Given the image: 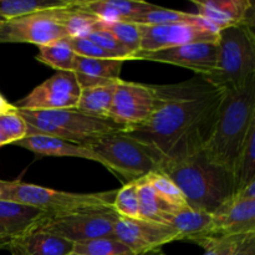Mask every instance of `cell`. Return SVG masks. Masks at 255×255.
Returning <instances> with one entry per match:
<instances>
[{"label": "cell", "instance_id": "2e32d148", "mask_svg": "<svg viewBox=\"0 0 255 255\" xmlns=\"http://www.w3.org/2000/svg\"><path fill=\"white\" fill-rule=\"evenodd\" d=\"M199 16L204 17L218 31L229 26L254 27L255 10L251 0H193Z\"/></svg>", "mask_w": 255, "mask_h": 255}, {"label": "cell", "instance_id": "f1b7e54d", "mask_svg": "<svg viewBox=\"0 0 255 255\" xmlns=\"http://www.w3.org/2000/svg\"><path fill=\"white\" fill-rule=\"evenodd\" d=\"M148 254H136L131 249L115 237H105V238L94 239V241L82 242L75 244L74 255H152Z\"/></svg>", "mask_w": 255, "mask_h": 255}, {"label": "cell", "instance_id": "f35d334b", "mask_svg": "<svg viewBox=\"0 0 255 255\" xmlns=\"http://www.w3.org/2000/svg\"><path fill=\"white\" fill-rule=\"evenodd\" d=\"M6 144H9V142H7V139L5 138V136L2 134V132L0 131V147L6 146Z\"/></svg>", "mask_w": 255, "mask_h": 255}, {"label": "cell", "instance_id": "8fae6325", "mask_svg": "<svg viewBox=\"0 0 255 255\" xmlns=\"http://www.w3.org/2000/svg\"><path fill=\"white\" fill-rule=\"evenodd\" d=\"M81 87L74 72H56L14 105L24 111L76 110Z\"/></svg>", "mask_w": 255, "mask_h": 255}, {"label": "cell", "instance_id": "1f68e13d", "mask_svg": "<svg viewBox=\"0 0 255 255\" xmlns=\"http://www.w3.org/2000/svg\"><path fill=\"white\" fill-rule=\"evenodd\" d=\"M146 178L149 182V184L153 187L154 191L159 194V197L163 198L172 207L177 209L187 208L188 207L181 189L163 172H154V173L146 176Z\"/></svg>", "mask_w": 255, "mask_h": 255}, {"label": "cell", "instance_id": "277c9868", "mask_svg": "<svg viewBox=\"0 0 255 255\" xmlns=\"http://www.w3.org/2000/svg\"><path fill=\"white\" fill-rule=\"evenodd\" d=\"M20 115L27 124L29 134H45L72 142L80 146L90 147L105 136L127 132L122 125L110 119L94 117L81 114L76 110L56 111H24Z\"/></svg>", "mask_w": 255, "mask_h": 255}, {"label": "cell", "instance_id": "30bf717a", "mask_svg": "<svg viewBox=\"0 0 255 255\" xmlns=\"http://www.w3.org/2000/svg\"><path fill=\"white\" fill-rule=\"evenodd\" d=\"M154 104L156 96L152 85L120 80L107 117L129 131L148 121Z\"/></svg>", "mask_w": 255, "mask_h": 255}, {"label": "cell", "instance_id": "8992f818", "mask_svg": "<svg viewBox=\"0 0 255 255\" xmlns=\"http://www.w3.org/2000/svg\"><path fill=\"white\" fill-rule=\"evenodd\" d=\"M90 148L100 157L102 166L126 183L162 172L164 164L158 151L126 132L102 137Z\"/></svg>", "mask_w": 255, "mask_h": 255}, {"label": "cell", "instance_id": "d6986e66", "mask_svg": "<svg viewBox=\"0 0 255 255\" xmlns=\"http://www.w3.org/2000/svg\"><path fill=\"white\" fill-rule=\"evenodd\" d=\"M72 6L94 15L100 21H129L156 5L141 0H72Z\"/></svg>", "mask_w": 255, "mask_h": 255}, {"label": "cell", "instance_id": "4316f807", "mask_svg": "<svg viewBox=\"0 0 255 255\" xmlns=\"http://www.w3.org/2000/svg\"><path fill=\"white\" fill-rule=\"evenodd\" d=\"M71 5L72 0H0V17L9 20L41 10L61 9Z\"/></svg>", "mask_w": 255, "mask_h": 255}, {"label": "cell", "instance_id": "9a60e30c", "mask_svg": "<svg viewBox=\"0 0 255 255\" xmlns=\"http://www.w3.org/2000/svg\"><path fill=\"white\" fill-rule=\"evenodd\" d=\"M167 224L178 233L179 241L196 243L206 251L224 239L217 234L213 213L209 212L196 211L187 207L174 212Z\"/></svg>", "mask_w": 255, "mask_h": 255}, {"label": "cell", "instance_id": "484cf974", "mask_svg": "<svg viewBox=\"0 0 255 255\" xmlns=\"http://www.w3.org/2000/svg\"><path fill=\"white\" fill-rule=\"evenodd\" d=\"M35 59L57 70V72H72L76 65L77 55L71 49L66 37L51 44L39 46V52Z\"/></svg>", "mask_w": 255, "mask_h": 255}, {"label": "cell", "instance_id": "3957f363", "mask_svg": "<svg viewBox=\"0 0 255 255\" xmlns=\"http://www.w3.org/2000/svg\"><path fill=\"white\" fill-rule=\"evenodd\" d=\"M255 125V77L238 89L227 90L213 133L204 147L211 161L233 172L251 127Z\"/></svg>", "mask_w": 255, "mask_h": 255}, {"label": "cell", "instance_id": "60d3db41", "mask_svg": "<svg viewBox=\"0 0 255 255\" xmlns=\"http://www.w3.org/2000/svg\"><path fill=\"white\" fill-rule=\"evenodd\" d=\"M4 247H7L6 244H4V243H0V248H4Z\"/></svg>", "mask_w": 255, "mask_h": 255}, {"label": "cell", "instance_id": "e0dca14e", "mask_svg": "<svg viewBox=\"0 0 255 255\" xmlns=\"http://www.w3.org/2000/svg\"><path fill=\"white\" fill-rule=\"evenodd\" d=\"M214 227L221 238L255 233V201L234 196L213 212Z\"/></svg>", "mask_w": 255, "mask_h": 255}, {"label": "cell", "instance_id": "83f0119b", "mask_svg": "<svg viewBox=\"0 0 255 255\" xmlns=\"http://www.w3.org/2000/svg\"><path fill=\"white\" fill-rule=\"evenodd\" d=\"M237 192L255 179V125L251 127L233 168Z\"/></svg>", "mask_w": 255, "mask_h": 255}, {"label": "cell", "instance_id": "603a6c76", "mask_svg": "<svg viewBox=\"0 0 255 255\" xmlns=\"http://www.w3.org/2000/svg\"><path fill=\"white\" fill-rule=\"evenodd\" d=\"M128 22L138 25H168V24H188L194 26H201L203 29L209 30L212 32L218 34V30L209 24L204 17L199 16L198 14H191V12L179 11V10L166 9V7L154 6L153 9L137 15L136 17L129 20Z\"/></svg>", "mask_w": 255, "mask_h": 255}, {"label": "cell", "instance_id": "e575fe53", "mask_svg": "<svg viewBox=\"0 0 255 255\" xmlns=\"http://www.w3.org/2000/svg\"><path fill=\"white\" fill-rule=\"evenodd\" d=\"M226 255H255V233L247 234Z\"/></svg>", "mask_w": 255, "mask_h": 255}, {"label": "cell", "instance_id": "52a82bcc", "mask_svg": "<svg viewBox=\"0 0 255 255\" xmlns=\"http://www.w3.org/2000/svg\"><path fill=\"white\" fill-rule=\"evenodd\" d=\"M216 71L206 76L212 84L226 90L238 89L255 77L254 27L237 25L218 34Z\"/></svg>", "mask_w": 255, "mask_h": 255}, {"label": "cell", "instance_id": "b9f144b4", "mask_svg": "<svg viewBox=\"0 0 255 255\" xmlns=\"http://www.w3.org/2000/svg\"><path fill=\"white\" fill-rule=\"evenodd\" d=\"M4 21V19H1V17H0V22H2Z\"/></svg>", "mask_w": 255, "mask_h": 255}, {"label": "cell", "instance_id": "8d00e7d4", "mask_svg": "<svg viewBox=\"0 0 255 255\" xmlns=\"http://www.w3.org/2000/svg\"><path fill=\"white\" fill-rule=\"evenodd\" d=\"M15 110L14 105H11L10 102H7V100L0 94V114H4V112H9Z\"/></svg>", "mask_w": 255, "mask_h": 255}, {"label": "cell", "instance_id": "7402d4cb", "mask_svg": "<svg viewBox=\"0 0 255 255\" xmlns=\"http://www.w3.org/2000/svg\"><path fill=\"white\" fill-rule=\"evenodd\" d=\"M46 217L39 208L0 199V226L11 239L36 228Z\"/></svg>", "mask_w": 255, "mask_h": 255}, {"label": "cell", "instance_id": "9c48e42d", "mask_svg": "<svg viewBox=\"0 0 255 255\" xmlns=\"http://www.w3.org/2000/svg\"><path fill=\"white\" fill-rule=\"evenodd\" d=\"M119 216L114 209L79 212L66 216L46 217L36 228L62 237L72 243L114 237Z\"/></svg>", "mask_w": 255, "mask_h": 255}, {"label": "cell", "instance_id": "74e56055", "mask_svg": "<svg viewBox=\"0 0 255 255\" xmlns=\"http://www.w3.org/2000/svg\"><path fill=\"white\" fill-rule=\"evenodd\" d=\"M10 241H11V238L7 236L6 232H5V229L2 228L1 226H0V243H4V244H6V246H7Z\"/></svg>", "mask_w": 255, "mask_h": 255}, {"label": "cell", "instance_id": "44dd1931", "mask_svg": "<svg viewBox=\"0 0 255 255\" xmlns=\"http://www.w3.org/2000/svg\"><path fill=\"white\" fill-rule=\"evenodd\" d=\"M122 65L121 60L90 59V57L77 56L74 72L76 81L81 90L90 87L105 86L116 84L121 80Z\"/></svg>", "mask_w": 255, "mask_h": 255}, {"label": "cell", "instance_id": "ab89813d", "mask_svg": "<svg viewBox=\"0 0 255 255\" xmlns=\"http://www.w3.org/2000/svg\"><path fill=\"white\" fill-rule=\"evenodd\" d=\"M2 191H4V179H0V199L2 197Z\"/></svg>", "mask_w": 255, "mask_h": 255}, {"label": "cell", "instance_id": "d4e9b609", "mask_svg": "<svg viewBox=\"0 0 255 255\" xmlns=\"http://www.w3.org/2000/svg\"><path fill=\"white\" fill-rule=\"evenodd\" d=\"M116 84L81 90L76 111L89 115V116L109 119L107 116H109V111L111 109Z\"/></svg>", "mask_w": 255, "mask_h": 255}, {"label": "cell", "instance_id": "4fadbf2b", "mask_svg": "<svg viewBox=\"0 0 255 255\" xmlns=\"http://www.w3.org/2000/svg\"><path fill=\"white\" fill-rule=\"evenodd\" d=\"M134 60L177 65L196 72V75L209 76L216 71L218 60V44L216 42H193L157 51H139Z\"/></svg>", "mask_w": 255, "mask_h": 255}, {"label": "cell", "instance_id": "f546056e", "mask_svg": "<svg viewBox=\"0 0 255 255\" xmlns=\"http://www.w3.org/2000/svg\"><path fill=\"white\" fill-rule=\"evenodd\" d=\"M94 27L106 30L110 34L114 35L125 47L131 51V54L133 55V60L136 54L141 51V31L137 24L128 21H97Z\"/></svg>", "mask_w": 255, "mask_h": 255}, {"label": "cell", "instance_id": "836d02e7", "mask_svg": "<svg viewBox=\"0 0 255 255\" xmlns=\"http://www.w3.org/2000/svg\"><path fill=\"white\" fill-rule=\"evenodd\" d=\"M0 131L10 143H16L27 137V124L20 115L19 110L0 114Z\"/></svg>", "mask_w": 255, "mask_h": 255}, {"label": "cell", "instance_id": "d590c367", "mask_svg": "<svg viewBox=\"0 0 255 255\" xmlns=\"http://www.w3.org/2000/svg\"><path fill=\"white\" fill-rule=\"evenodd\" d=\"M247 234H243V236H234V237H227V238L219 241L216 246H213L212 248L207 249L206 253L203 255H226L241 241L242 238H244Z\"/></svg>", "mask_w": 255, "mask_h": 255}, {"label": "cell", "instance_id": "4dcf8cb0", "mask_svg": "<svg viewBox=\"0 0 255 255\" xmlns=\"http://www.w3.org/2000/svg\"><path fill=\"white\" fill-rule=\"evenodd\" d=\"M112 208L121 218L141 219L136 181L125 183L121 189L116 191Z\"/></svg>", "mask_w": 255, "mask_h": 255}, {"label": "cell", "instance_id": "7bdbcfd3", "mask_svg": "<svg viewBox=\"0 0 255 255\" xmlns=\"http://www.w3.org/2000/svg\"><path fill=\"white\" fill-rule=\"evenodd\" d=\"M71 255H74V254H71Z\"/></svg>", "mask_w": 255, "mask_h": 255}, {"label": "cell", "instance_id": "6da1fadb", "mask_svg": "<svg viewBox=\"0 0 255 255\" xmlns=\"http://www.w3.org/2000/svg\"><path fill=\"white\" fill-rule=\"evenodd\" d=\"M152 87L156 96L152 116L126 133L153 147L164 163L203 151L213 133L227 90L202 75L178 84Z\"/></svg>", "mask_w": 255, "mask_h": 255}, {"label": "cell", "instance_id": "d6a6232c", "mask_svg": "<svg viewBox=\"0 0 255 255\" xmlns=\"http://www.w3.org/2000/svg\"><path fill=\"white\" fill-rule=\"evenodd\" d=\"M85 39L90 40L95 45L101 47L102 50L109 52L110 55L114 56V59L121 60L124 62L133 60V55L131 54V51L127 47H125L114 35L110 34L106 30L92 27L91 31L85 35Z\"/></svg>", "mask_w": 255, "mask_h": 255}, {"label": "cell", "instance_id": "5bb4252c", "mask_svg": "<svg viewBox=\"0 0 255 255\" xmlns=\"http://www.w3.org/2000/svg\"><path fill=\"white\" fill-rule=\"evenodd\" d=\"M138 26L141 31V51H157L193 42H216L219 34L188 24Z\"/></svg>", "mask_w": 255, "mask_h": 255}, {"label": "cell", "instance_id": "ffe728a7", "mask_svg": "<svg viewBox=\"0 0 255 255\" xmlns=\"http://www.w3.org/2000/svg\"><path fill=\"white\" fill-rule=\"evenodd\" d=\"M15 144L32 152V153L39 154V156L75 157V158L89 159V161H94L101 164L100 157L90 147L80 146V144L72 143V142L45 136V134H29Z\"/></svg>", "mask_w": 255, "mask_h": 255}, {"label": "cell", "instance_id": "5b68a950", "mask_svg": "<svg viewBox=\"0 0 255 255\" xmlns=\"http://www.w3.org/2000/svg\"><path fill=\"white\" fill-rule=\"evenodd\" d=\"M116 191L99 193H71L21 181H4L2 201L27 204L41 209L47 217L66 216L89 211L114 209Z\"/></svg>", "mask_w": 255, "mask_h": 255}, {"label": "cell", "instance_id": "ac0fdd59", "mask_svg": "<svg viewBox=\"0 0 255 255\" xmlns=\"http://www.w3.org/2000/svg\"><path fill=\"white\" fill-rule=\"evenodd\" d=\"M74 247L72 242L40 228L12 238L7 244L11 255H71Z\"/></svg>", "mask_w": 255, "mask_h": 255}, {"label": "cell", "instance_id": "7a4b0ae2", "mask_svg": "<svg viewBox=\"0 0 255 255\" xmlns=\"http://www.w3.org/2000/svg\"><path fill=\"white\" fill-rule=\"evenodd\" d=\"M162 172L178 186L189 208L213 213L237 193L233 172L208 158L204 151L164 163Z\"/></svg>", "mask_w": 255, "mask_h": 255}, {"label": "cell", "instance_id": "7c38bea8", "mask_svg": "<svg viewBox=\"0 0 255 255\" xmlns=\"http://www.w3.org/2000/svg\"><path fill=\"white\" fill-rule=\"evenodd\" d=\"M114 237L136 254L153 253L164 244L179 241L178 233L168 224L121 217L116 222Z\"/></svg>", "mask_w": 255, "mask_h": 255}, {"label": "cell", "instance_id": "cb8c5ba5", "mask_svg": "<svg viewBox=\"0 0 255 255\" xmlns=\"http://www.w3.org/2000/svg\"><path fill=\"white\" fill-rule=\"evenodd\" d=\"M137 192H138L139 216L144 221L157 222V223L167 224L169 217L178 209L167 203L163 198L159 197L149 184L146 177L136 181Z\"/></svg>", "mask_w": 255, "mask_h": 255}, {"label": "cell", "instance_id": "ba28073f", "mask_svg": "<svg viewBox=\"0 0 255 255\" xmlns=\"http://www.w3.org/2000/svg\"><path fill=\"white\" fill-rule=\"evenodd\" d=\"M70 7V6H69ZM66 7L41 10L0 22V44H51L69 37L61 19Z\"/></svg>", "mask_w": 255, "mask_h": 255}]
</instances>
